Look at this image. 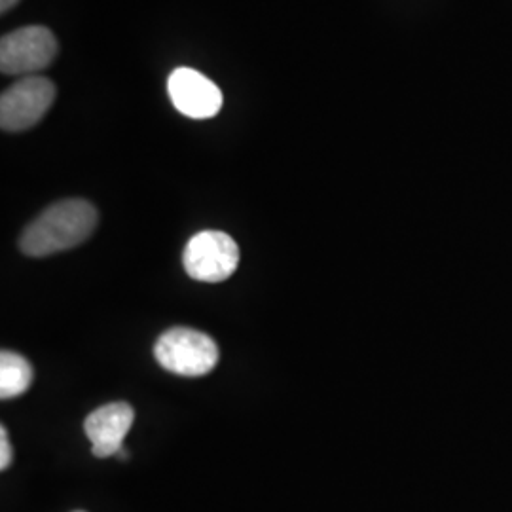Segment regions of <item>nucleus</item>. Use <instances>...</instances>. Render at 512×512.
Returning a JSON list of instances; mask_svg holds the SVG:
<instances>
[{
	"instance_id": "nucleus-1",
	"label": "nucleus",
	"mask_w": 512,
	"mask_h": 512,
	"mask_svg": "<svg viewBox=\"0 0 512 512\" xmlns=\"http://www.w3.org/2000/svg\"><path fill=\"white\" fill-rule=\"evenodd\" d=\"M97 220V209L86 200L54 203L23 230L19 249L33 258L69 251L92 236Z\"/></svg>"
},
{
	"instance_id": "nucleus-2",
	"label": "nucleus",
	"mask_w": 512,
	"mask_h": 512,
	"mask_svg": "<svg viewBox=\"0 0 512 512\" xmlns=\"http://www.w3.org/2000/svg\"><path fill=\"white\" fill-rule=\"evenodd\" d=\"M154 355L165 370L186 378H200L217 366L220 351L209 334L177 327L158 338Z\"/></svg>"
},
{
	"instance_id": "nucleus-3",
	"label": "nucleus",
	"mask_w": 512,
	"mask_h": 512,
	"mask_svg": "<svg viewBox=\"0 0 512 512\" xmlns=\"http://www.w3.org/2000/svg\"><path fill=\"white\" fill-rule=\"evenodd\" d=\"M183 264L186 274L196 281H226L238 270V243L220 230H203L186 243Z\"/></svg>"
},
{
	"instance_id": "nucleus-4",
	"label": "nucleus",
	"mask_w": 512,
	"mask_h": 512,
	"mask_svg": "<svg viewBox=\"0 0 512 512\" xmlns=\"http://www.w3.org/2000/svg\"><path fill=\"white\" fill-rule=\"evenodd\" d=\"M54 82L44 76H25L0 97V126L16 133L37 126L54 105Z\"/></svg>"
},
{
	"instance_id": "nucleus-5",
	"label": "nucleus",
	"mask_w": 512,
	"mask_h": 512,
	"mask_svg": "<svg viewBox=\"0 0 512 512\" xmlns=\"http://www.w3.org/2000/svg\"><path fill=\"white\" fill-rule=\"evenodd\" d=\"M57 55V40L48 27H21L0 40L2 74H35L48 69Z\"/></svg>"
},
{
	"instance_id": "nucleus-6",
	"label": "nucleus",
	"mask_w": 512,
	"mask_h": 512,
	"mask_svg": "<svg viewBox=\"0 0 512 512\" xmlns=\"http://www.w3.org/2000/svg\"><path fill=\"white\" fill-rule=\"evenodd\" d=\"M167 92L175 109L194 120L217 116L224 103L219 86L205 74L188 67L175 69L171 73L167 80Z\"/></svg>"
},
{
	"instance_id": "nucleus-7",
	"label": "nucleus",
	"mask_w": 512,
	"mask_h": 512,
	"mask_svg": "<svg viewBox=\"0 0 512 512\" xmlns=\"http://www.w3.org/2000/svg\"><path fill=\"white\" fill-rule=\"evenodd\" d=\"M135 412L128 403H110L93 410L84 421V431L92 440L95 458L118 456L124 450V439L133 425Z\"/></svg>"
},
{
	"instance_id": "nucleus-8",
	"label": "nucleus",
	"mask_w": 512,
	"mask_h": 512,
	"mask_svg": "<svg viewBox=\"0 0 512 512\" xmlns=\"http://www.w3.org/2000/svg\"><path fill=\"white\" fill-rule=\"evenodd\" d=\"M33 384V366L14 351L0 353V399H16Z\"/></svg>"
},
{
	"instance_id": "nucleus-9",
	"label": "nucleus",
	"mask_w": 512,
	"mask_h": 512,
	"mask_svg": "<svg viewBox=\"0 0 512 512\" xmlns=\"http://www.w3.org/2000/svg\"><path fill=\"white\" fill-rule=\"evenodd\" d=\"M12 463V444L8 439V431L6 427L0 429V469H8Z\"/></svg>"
},
{
	"instance_id": "nucleus-10",
	"label": "nucleus",
	"mask_w": 512,
	"mask_h": 512,
	"mask_svg": "<svg viewBox=\"0 0 512 512\" xmlns=\"http://www.w3.org/2000/svg\"><path fill=\"white\" fill-rule=\"evenodd\" d=\"M18 2L19 0H0V12H2V14H6V12H8V10H12Z\"/></svg>"
},
{
	"instance_id": "nucleus-11",
	"label": "nucleus",
	"mask_w": 512,
	"mask_h": 512,
	"mask_svg": "<svg viewBox=\"0 0 512 512\" xmlns=\"http://www.w3.org/2000/svg\"><path fill=\"white\" fill-rule=\"evenodd\" d=\"M76 512H82V511H76Z\"/></svg>"
}]
</instances>
